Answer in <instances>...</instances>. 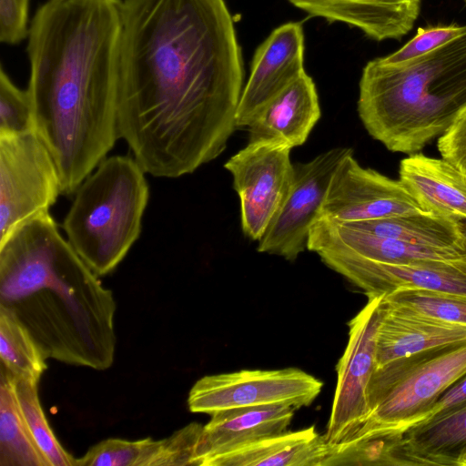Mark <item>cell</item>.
I'll list each match as a JSON object with an SVG mask.
<instances>
[{
    "mask_svg": "<svg viewBox=\"0 0 466 466\" xmlns=\"http://www.w3.org/2000/svg\"><path fill=\"white\" fill-rule=\"evenodd\" d=\"M243 79L225 0H122L118 134L147 174L177 178L217 158Z\"/></svg>",
    "mask_w": 466,
    "mask_h": 466,
    "instance_id": "obj_1",
    "label": "cell"
},
{
    "mask_svg": "<svg viewBox=\"0 0 466 466\" xmlns=\"http://www.w3.org/2000/svg\"><path fill=\"white\" fill-rule=\"evenodd\" d=\"M122 0H46L30 21L34 131L74 195L117 139Z\"/></svg>",
    "mask_w": 466,
    "mask_h": 466,
    "instance_id": "obj_2",
    "label": "cell"
},
{
    "mask_svg": "<svg viewBox=\"0 0 466 466\" xmlns=\"http://www.w3.org/2000/svg\"><path fill=\"white\" fill-rule=\"evenodd\" d=\"M98 278L50 213L0 242V308L25 326L46 359L96 370L112 366L116 304Z\"/></svg>",
    "mask_w": 466,
    "mask_h": 466,
    "instance_id": "obj_3",
    "label": "cell"
},
{
    "mask_svg": "<svg viewBox=\"0 0 466 466\" xmlns=\"http://www.w3.org/2000/svg\"><path fill=\"white\" fill-rule=\"evenodd\" d=\"M466 106V25L442 46L400 65L369 61L358 113L368 133L394 153L411 155L439 138Z\"/></svg>",
    "mask_w": 466,
    "mask_h": 466,
    "instance_id": "obj_4",
    "label": "cell"
},
{
    "mask_svg": "<svg viewBox=\"0 0 466 466\" xmlns=\"http://www.w3.org/2000/svg\"><path fill=\"white\" fill-rule=\"evenodd\" d=\"M145 174L134 157H106L74 194L63 228L98 277L115 270L140 236L149 198Z\"/></svg>",
    "mask_w": 466,
    "mask_h": 466,
    "instance_id": "obj_5",
    "label": "cell"
},
{
    "mask_svg": "<svg viewBox=\"0 0 466 466\" xmlns=\"http://www.w3.org/2000/svg\"><path fill=\"white\" fill-rule=\"evenodd\" d=\"M464 374L466 343L411 354L375 368L367 392L369 415L350 437L403 433Z\"/></svg>",
    "mask_w": 466,
    "mask_h": 466,
    "instance_id": "obj_6",
    "label": "cell"
},
{
    "mask_svg": "<svg viewBox=\"0 0 466 466\" xmlns=\"http://www.w3.org/2000/svg\"><path fill=\"white\" fill-rule=\"evenodd\" d=\"M60 194L57 166L35 132L0 137V242L49 213Z\"/></svg>",
    "mask_w": 466,
    "mask_h": 466,
    "instance_id": "obj_7",
    "label": "cell"
},
{
    "mask_svg": "<svg viewBox=\"0 0 466 466\" xmlns=\"http://www.w3.org/2000/svg\"><path fill=\"white\" fill-rule=\"evenodd\" d=\"M292 148L278 140L248 141L224 165L240 199L242 230L259 240L275 219L294 181Z\"/></svg>",
    "mask_w": 466,
    "mask_h": 466,
    "instance_id": "obj_8",
    "label": "cell"
},
{
    "mask_svg": "<svg viewBox=\"0 0 466 466\" xmlns=\"http://www.w3.org/2000/svg\"><path fill=\"white\" fill-rule=\"evenodd\" d=\"M323 382L297 368L242 370L202 377L191 388V412L217 411L249 406L285 404L296 410L310 405Z\"/></svg>",
    "mask_w": 466,
    "mask_h": 466,
    "instance_id": "obj_9",
    "label": "cell"
},
{
    "mask_svg": "<svg viewBox=\"0 0 466 466\" xmlns=\"http://www.w3.org/2000/svg\"><path fill=\"white\" fill-rule=\"evenodd\" d=\"M384 295L368 297L349 323V340L337 364V384L324 437L335 446L350 437L369 415L368 386L376 367L377 331Z\"/></svg>",
    "mask_w": 466,
    "mask_h": 466,
    "instance_id": "obj_10",
    "label": "cell"
},
{
    "mask_svg": "<svg viewBox=\"0 0 466 466\" xmlns=\"http://www.w3.org/2000/svg\"><path fill=\"white\" fill-rule=\"evenodd\" d=\"M353 150L334 147L294 165V181L282 208L258 240V250L293 261L307 248L311 225L320 215L331 178Z\"/></svg>",
    "mask_w": 466,
    "mask_h": 466,
    "instance_id": "obj_11",
    "label": "cell"
},
{
    "mask_svg": "<svg viewBox=\"0 0 466 466\" xmlns=\"http://www.w3.org/2000/svg\"><path fill=\"white\" fill-rule=\"evenodd\" d=\"M420 212L425 211L400 179L361 167L352 153L337 167L319 216L356 222Z\"/></svg>",
    "mask_w": 466,
    "mask_h": 466,
    "instance_id": "obj_12",
    "label": "cell"
},
{
    "mask_svg": "<svg viewBox=\"0 0 466 466\" xmlns=\"http://www.w3.org/2000/svg\"><path fill=\"white\" fill-rule=\"evenodd\" d=\"M331 269L361 289L367 297L399 289H421L466 296V259L384 263L362 258L321 254Z\"/></svg>",
    "mask_w": 466,
    "mask_h": 466,
    "instance_id": "obj_13",
    "label": "cell"
},
{
    "mask_svg": "<svg viewBox=\"0 0 466 466\" xmlns=\"http://www.w3.org/2000/svg\"><path fill=\"white\" fill-rule=\"evenodd\" d=\"M304 71L302 25L285 23L255 51L237 109V127H248L257 113Z\"/></svg>",
    "mask_w": 466,
    "mask_h": 466,
    "instance_id": "obj_14",
    "label": "cell"
},
{
    "mask_svg": "<svg viewBox=\"0 0 466 466\" xmlns=\"http://www.w3.org/2000/svg\"><path fill=\"white\" fill-rule=\"evenodd\" d=\"M309 15L354 26L376 41L400 40L413 28L422 0H288Z\"/></svg>",
    "mask_w": 466,
    "mask_h": 466,
    "instance_id": "obj_15",
    "label": "cell"
},
{
    "mask_svg": "<svg viewBox=\"0 0 466 466\" xmlns=\"http://www.w3.org/2000/svg\"><path fill=\"white\" fill-rule=\"evenodd\" d=\"M466 343V325L450 323L381 301L376 367L426 350Z\"/></svg>",
    "mask_w": 466,
    "mask_h": 466,
    "instance_id": "obj_16",
    "label": "cell"
},
{
    "mask_svg": "<svg viewBox=\"0 0 466 466\" xmlns=\"http://www.w3.org/2000/svg\"><path fill=\"white\" fill-rule=\"evenodd\" d=\"M203 425L191 422L170 436L127 441L104 440L88 449L76 466H187L196 465Z\"/></svg>",
    "mask_w": 466,
    "mask_h": 466,
    "instance_id": "obj_17",
    "label": "cell"
},
{
    "mask_svg": "<svg viewBox=\"0 0 466 466\" xmlns=\"http://www.w3.org/2000/svg\"><path fill=\"white\" fill-rule=\"evenodd\" d=\"M296 409L285 404L239 407L211 414L198 446L196 465L216 455L287 431Z\"/></svg>",
    "mask_w": 466,
    "mask_h": 466,
    "instance_id": "obj_18",
    "label": "cell"
},
{
    "mask_svg": "<svg viewBox=\"0 0 466 466\" xmlns=\"http://www.w3.org/2000/svg\"><path fill=\"white\" fill-rule=\"evenodd\" d=\"M319 117L316 86L304 71L257 113L248 127L249 141L278 140L291 148L301 146Z\"/></svg>",
    "mask_w": 466,
    "mask_h": 466,
    "instance_id": "obj_19",
    "label": "cell"
},
{
    "mask_svg": "<svg viewBox=\"0 0 466 466\" xmlns=\"http://www.w3.org/2000/svg\"><path fill=\"white\" fill-rule=\"evenodd\" d=\"M399 179L425 212L466 222V173L453 164L414 153L400 161Z\"/></svg>",
    "mask_w": 466,
    "mask_h": 466,
    "instance_id": "obj_20",
    "label": "cell"
},
{
    "mask_svg": "<svg viewBox=\"0 0 466 466\" xmlns=\"http://www.w3.org/2000/svg\"><path fill=\"white\" fill-rule=\"evenodd\" d=\"M390 441V466H458L466 452V404Z\"/></svg>",
    "mask_w": 466,
    "mask_h": 466,
    "instance_id": "obj_21",
    "label": "cell"
},
{
    "mask_svg": "<svg viewBox=\"0 0 466 466\" xmlns=\"http://www.w3.org/2000/svg\"><path fill=\"white\" fill-rule=\"evenodd\" d=\"M330 451L312 425L245 444L209 458L203 466H322Z\"/></svg>",
    "mask_w": 466,
    "mask_h": 466,
    "instance_id": "obj_22",
    "label": "cell"
},
{
    "mask_svg": "<svg viewBox=\"0 0 466 466\" xmlns=\"http://www.w3.org/2000/svg\"><path fill=\"white\" fill-rule=\"evenodd\" d=\"M342 223L376 236L412 245L466 250L461 222L430 212Z\"/></svg>",
    "mask_w": 466,
    "mask_h": 466,
    "instance_id": "obj_23",
    "label": "cell"
},
{
    "mask_svg": "<svg viewBox=\"0 0 466 466\" xmlns=\"http://www.w3.org/2000/svg\"><path fill=\"white\" fill-rule=\"evenodd\" d=\"M0 466H50L19 407L13 376L0 368Z\"/></svg>",
    "mask_w": 466,
    "mask_h": 466,
    "instance_id": "obj_24",
    "label": "cell"
},
{
    "mask_svg": "<svg viewBox=\"0 0 466 466\" xmlns=\"http://www.w3.org/2000/svg\"><path fill=\"white\" fill-rule=\"evenodd\" d=\"M0 359L1 367L15 378L39 381L47 368L46 357L29 331L1 308Z\"/></svg>",
    "mask_w": 466,
    "mask_h": 466,
    "instance_id": "obj_25",
    "label": "cell"
},
{
    "mask_svg": "<svg viewBox=\"0 0 466 466\" xmlns=\"http://www.w3.org/2000/svg\"><path fill=\"white\" fill-rule=\"evenodd\" d=\"M16 399L38 447L50 466H76V458L60 444L45 415L38 396V380L13 377Z\"/></svg>",
    "mask_w": 466,
    "mask_h": 466,
    "instance_id": "obj_26",
    "label": "cell"
},
{
    "mask_svg": "<svg viewBox=\"0 0 466 466\" xmlns=\"http://www.w3.org/2000/svg\"><path fill=\"white\" fill-rule=\"evenodd\" d=\"M383 300L420 315L466 325L465 295L421 289H399L384 295Z\"/></svg>",
    "mask_w": 466,
    "mask_h": 466,
    "instance_id": "obj_27",
    "label": "cell"
},
{
    "mask_svg": "<svg viewBox=\"0 0 466 466\" xmlns=\"http://www.w3.org/2000/svg\"><path fill=\"white\" fill-rule=\"evenodd\" d=\"M33 131V112L28 91L19 88L1 65L0 137L17 136Z\"/></svg>",
    "mask_w": 466,
    "mask_h": 466,
    "instance_id": "obj_28",
    "label": "cell"
},
{
    "mask_svg": "<svg viewBox=\"0 0 466 466\" xmlns=\"http://www.w3.org/2000/svg\"><path fill=\"white\" fill-rule=\"evenodd\" d=\"M464 25L452 23L419 27L417 34L397 51L382 57L380 61L386 65H400L420 57L442 46L458 36Z\"/></svg>",
    "mask_w": 466,
    "mask_h": 466,
    "instance_id": "obj_29",
    "label": "cell"
},
{
    "mask_svg": "<svg viewBox=\"0 0 466 466\" xmlns=\"http://www.w3.org/2000/svg\"><path fill=\"white\" fill-rule=\"evenodd\" d=\"M30 0H0V41L16 45L29 33Z\"/></svg>",
    "mask_w": 466,
    "mask_h": 466,
    "instance_id": "obj_30",
    "label": "cell"
},
{
    "mask_svg": "<svg viewBox=\"0 0 466 466\" xmlns=\"http://www.w3.org/2000/svg\"><path fill=\"white\" fill-rule=\"evenodd\" d=\"M441 157L466 173V106L438 138Z\"/></svg>",
    "mask_w": 466,
    "mask_h": 466,
    "instance_id": "obj_31",
    "label": "cell"
},
{
    "mask_svg": "<svg viewBox=\"0 0 466 466\" xmlns=\"http://www.w3.org/2000/svg\"><path fill=\"white\" fill-rule=\"evenodd\" d=\"M465 404L466 374L451 385L435 401V403L420 417L414 426L444 416Z\"/></svg>",
    "mask_w": 466,
    "mask_h": 466,
    "instance_id": "obj_32",
    "label": "cell"
},
{
    "mask_svg": "<svg viewBox=\"0 0 466 466\" xmlns=\"http://www.w3.org/2000/svg\"><path fill=\"white\" fill-rule=\"evenodd\" d=\"M458 466H466V452L458 461Z\"/></svg>",
    "mask_w": 466,
    "mask_h": 466,
    "instance_id": "obj_33",
    "label": "cell"
},
{
    "mask_svg": "<svg viewBox=\"0 0 466 466\" xmlns=\"http://www.w3.org/2000/svg\"><path fill=\"white\" fill-rule=\"evenodd\" d=\"M461 231L464 238V243L466 247V222H461Z\"/></svg>",
    "mask_w": 466,
    "mask_h": 466,
    "instance_id": "obj_34",
    "label": "cell"
},
{
    "mask_svg": "<svg viewBox=\"0 0 466 466\" xmlns=\"http://www.w3.org/2000/svg\"><path fill=\"white\" fill-rule=\"evenodd\" d=\"M464 4L466 5V0H463Z\"/></svg>",
    "mask_w": 466,
    "mask_h": 466,
    "instance_id": "obj_35",
    "label": "cell"
}]
</instances>
